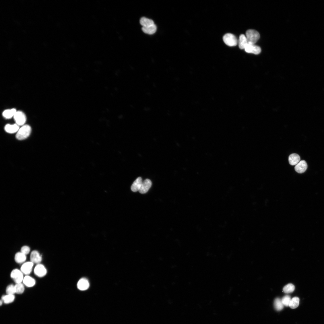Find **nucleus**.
Here are the masks:
<instances>
[{
	"label": "nucleus",
	"mask_w": 324,
	"mask_h": 324,
	"mask_svg": "<svg viewBox=\"0 0 324 324\" xmlns=\"http://www.w3.org/2000/svg\"><path fill=\"white\" fill-rule=\"evenodd\" d=\"M31 131V128L30 125H25L19 129L16 135V137L18 139L22 140L26 139L30 135Z\"/></svg>",
	"instance_id": "f257e3e1"
},
{
	"label": "nucleus",
	"mask_w": 324,
	"mask_h": 324,
	"mask_svg": "<svg viewBox=\"0 0 324 324\" xmlns=\"http://www.w3.org/2000/svg\"><path fill=\"white\" fill-rule=\"evenodd\" d=\"M246 36L248 43L250 44H255L260 38L259 33L253 30H248L246 32Z\"/></svg>",
	"instance_id": "f03ea898"
},
{
	"label": "nucleus",
	"mask_w": 324,
	"mask_h": 324,
	"mask_svg": "<svg viewBox=\"0 0 324 324\" xmlns=\"http://www.w3.org/2000/svg\"><path fill=\"white\" fill-rule=\"evenodd\" d=\"M223 40L225 43L230 47L236 46L238 43V41L236 37L230 33L227 34L223 36Z\"/></svg>",
	"instance_id": "7ed1b4c3"
},
{
	"label": "nucleus",
	"mask_w": 324,
	"mask_h": 324,
	"mask_svg": "<svg viewBox=\"0 0 324 324\" xmlns=\"http://www.w3.org/2000/svg\"><path fill=\"white\" fill-rule=\"evenodd\" d=\"M11 277L16 284L22 283L24 278L22 271L18 269H14L12 271Z\"/></svg>",
	"instance_id": "20e7f679"
},
{
	"label": "nucleus",
	"mask_w": 324,
	"mask_h": 324,
	"mask_svg": "<svg viewBox=\"0 0 324 324\" xmlns=\"http://www.w3.org/2000/svg\"><path fill=\"white\" fill-rule=\"evenodd\" d=\"M14 118L16 124L19 126L23 125L26 121V116L22 111H17Z\"/></svg>",
	"instance_id": "39448f33"
},
{
	"label": "nucleus",
	"mask_w": 324,
	"mask_h": 324,
	"mask_svg": "<svg viewBox=\"0 0 324 324\" xmlns=\"http://www.w3.org/2000/svg\"><path fill=\"white\" fill-rule=\"evenodd\" d=\"M245 51L249 53H252L256 55H259L261 52V49L259 46L255 44H248L244 49Z\"/></svg>",
	"instance_id": "423d86ee"
},
{
	"label": "nucleus",
	"mask_w": 324,
	"mask_h": 324,
	"mask_svg": "<svg viewBox=\"0 0 324 324\" xmlns=\"http://www.w3.org/2000/svg\"><path fill=\"white\" fill-rule=\"evenodd\" d=\"M34 273L37 276L42 277L45 276L47 273V270L42 264H37L34 269Z\"/></svg>",
	"instance_id": "0eeeda50"
},
{
	"label": "nucleus",
	"mask_w": 324,
	"mask_h": 324,
	"mask_svg": "<svg viewBox=\"0 0 324 324\" xmlns=\"http://www.w3.org/2000/svg\"><path fill=\"white\" fill-rule=\"evenodd\" d=\"M308 168L307 163L305 160H302L295 165V170L297 172L303 173L306 171Z\"/></svg>",
	"instance_id": "6e6552de"
},
{
	"label": "nucleus",
	"mask_w": 324,
	"mask_h": 324,
	"mask_svg": "<svg viewBox=\"0 0 324 324\" xmlns=\"http://www.w3.org/2000/svg\"><path fill=\"white\" fill-rule=\"evenodd\" d=\"M34 264L31 261L25 262L22 265L21 271L23 274L28 275L31 272Z\"/></svg>",
	"instance_id": "1a4fd4ad"
},
{
	"label": "nucleus",
	"mask_w": 324,
	"mask_h": 324,
	"mask_svg": "<svg viewBox=\"0 0 324 324\" xmlns=\"http://www.w3.org/2000/svg\"><path fill=\"white\" fill-rule=\"evenodd\" d=\"M42 260V257L38 251L36 250L32 251L30 256L31 262L37 264L40 263Z\"/></svg>",
	"instance_id": "9d476101"
},
{
	"label": "nucleus",
	"mask_w": 324,
	"mask_h": 324,
	"mask_svg": "<svg viewBox=\"0 0 324 324\" xmlns=\"http://www.w3.org/2000/svg\"><path fill=\"white\" fill-rule=\"evenodd\" d=\"M152 183L149 179L145 180L142 183L141 188L139 190V193L142 194L147 193L152 186Z\"/></svg>",
	"instance_id": "9b49d317"
},
{
	"label": "nucleus",
	"mask_w": 324,
	"mask_h": 324,
	"mask_svg": "<svg viewBox=\"0 0 324 324\" xmlns=\"http://www.w3.org/2000/svg\"><path fill=\"white\" fill-rule=\"evenodd\" d=\"M89 282L86 279H81L77 283V288L81 290H87L89 288Z\"/></svg>",
	"instance_id": "f8f14e48"
},
{
	"label": "nucleus",
	"mask_w": 324,
	"mask_h": 324,
	"mask_svg": "<svg viewBox=\"0 0 324 324\" xmlns=\"http://www.w3.org/2000/svg\"><path fill=\"white\" fill-rule=\"evenodd\" d=\"M142 183V178L141 177H138L131 185V191L134 192H136L138 191H139L141 186Z\"/></svg>",
	"instance_id": "ddd939ff"
},
{
	"label": "nucleus",
	"mask_w": 324,
	"mask_h": 324,
	"mask_svg": "<svg viewBox=\"0 0 324 324\" xmlns=\"http://www.w3.org/2000/svg\"><path fill=\"white\" fill-rule=\"evenodd\" d=\"M19 126L16 124L11 125L7 124L5 127V130L7 133L13 134L18 132L19 129Z\"/></svg>",
	"instance_id": "4468645a"
},
{
	"label": "nucleus",
	"mask_w": 324,
	"mask_h": 324,
	"mask_svg": "<svg viewBox=\"0 0 324 324\" xmlns=\"http://www.w3.org/2000/svg\"><path fill=\"white\" fill-rule=\"evenodd\" d=\"M288 160L290 164L293 166L296 165L299 162L300 160V158L298 154H293L289 156Z\"/></svg>",
	"instance_id": "2eb2a0df"
},
{
	"label": "nucleus",
	"mask_w": 324,
	"mask_h": 324,
	"mask_svg": "<svg viewBox=\"0 0 324 324\" xmlns=\"http://www.w3.org/2000/svg\"><path fill=\"white\" fill-rule=\"evenodd\" d=\"M23 282L24 285L28 287L34 286L36 283L34 279L28 276H26L24 278Z\"/></svg>",
	"instance_id": "dca6fc26"
},
{
	"label": "nucleus",
	"mask_w": 324,
	"mask_h": 324,
	"mask_svg": "<svg viewBox=\"0 0 324 324\" xmlns=\"http://www.w3.org/2000/svg\"><path fill=\"white\" fill-rule=\"evenodd\" d=\"M238 43L240 48L241 49H243L245 48L246 46L248 44L246 36L244 34H241L239 37Z\"/></svg>",
	"instance_id": "f3484780"
},
{
	"label": "nucleus",
	"mask_w": 324,
	"mask_h": 324,
	"mask_svg": "<svg viewBox=\"0 0 324 324\" xmlns=\"http://www.w3.org/2000/svg\"><path fill=\"white\" fill-rule=\"evenodd\" d=\"M140 23L143 27L144 28L148 27L155 24L152 20L144 17L141 19Z\"/></svg>",
	"instance_id": "a211bd4d"
},
{
	"label": "nucleus",
	"mask_w": 324,
	"mask_h": 324,
	"mask_svg": "<svg viewBox=\"0 0 324 324\" xmlns=\"http://www.w3.org/2000/svg\"><path fill=\"white\" fill-rule=\"evenodd\" d=\"M17 111L15 108L6 110L3 112V116L6 119H9L14 117Z\"/></svg>",
	"instance_id": "6ab92c4d"
},
{
	"label": "nucleus",
	"mask_w": 324,
	"mask_h": 324,
	"mask_svg": "<svg viewBox=\"0 0 324 324\" xmlns=\"http://www.w3.org/2000/svg\"><path fill=\"white\" fill-rule=\"evenodd\" d=\"M142 31L145 34L152 35L155 34L156 32L157 28L156 25L154 24L148 27H142Z\"/></svg>",
	"instance_id": "aec40b11"
},
{
	"label": "nucleus",
	"mask_w": 324,
	"mask_h": 324,
	"mask_svg": "<svg viewBox=\"0 0 324 324\" xmlns=\"http://www.w3.org/2000/svg\"><path fill=\"white\" fill-rule=\"evenodd\" d=\"M26 255L21 252L17 253L15 256V260L18 263H24L26 261Z\"/></svg>",
	"instance_id": "412c9836"
},
{
	"label": "nucleus",
	"mask_w": 324,
	"mask_h": 324,
	"mask_svg": "<svg viewBox=\"0 0 324 324\" xmlns=\"http://www.w3.org/2000/svg\"><path fill=\"white\" fill-rule=\"evenodd\" d=\"M300 299L298 297H294L291 300L289 306L292 309H295L298 307L299 305Z\"/></svg>",
	"instance_id": "4be33fe9"
},
{
	"label": "nucleus",
	"mask_w": 324,
	"mask_h": 324,
	"mask_svg": "<svg viewBox=\"0 0 324 324\" xmlns=\"http://www.w3.org/2000/svg\"><path fill=\"white\" fill-rule=\"evenodd\" d=\"M15 299V296L14 295H3L2 297V300L6 304L13 302Z\"/></svg>",
	"instance_id": "5701e85b"
},
{
	"label": "nucleus",
	"mask_w": 324,
	"mask_h": 324,
	"mask_svg": "<svg viewBox=\"0 0 324 324\" xmlns=\"http://www.w3.org/2000/svg\"><path fill=\"white\" fill-rule=\"evenodd\" d=\"M274 306L277 311H279L283 309L284 305L282 300L279 298H277L275 300Z\"/></svg>",
	"instance_id": "b1692460"
},
{
	"label": "nucleus",
	"mask_w": 324,
	"mask_h": 324,
	"mask_svg": "<svg viewBox=\"0 0 324 324\" xmlns=\"http://www.w3.org/2000/svg\"><path fill=\"white\" fill-rule=\"evenodd\" d=\"M295 289V286L292 284H288L283 288V291L286 293H290L294 292Z\"/></svg>",
	"instance_id": "393cba45"
},
{
	"label": "nucleus",
	"mask_w": 324,
	"mask_h": 324,
	"mask_svg": "<svg viewBox=\"0 0 324 324\" xmlns=\"http://www.w3.org/2000/svg\"><path fill=\"white\" fill-rule=\"evenodd\" d=\"M15 293L18 294H22L24 291V287L22 283L16 284L15 286Z\"/></svg>",
	"instance_id": "a878e982"
},
{
	"label": "nucleus",
	"mask_w": 324,
	"mask_h": 324,
	"mask_svg": "<svg viewBox=\"0 0 324 324\" xmlns=\"http://www.w3.org/2000/svg\"><path fill=\"white\" fill-rule=\"evenodd\" d=\"M6 293L7 295H14L16 293L15 286L10 285L7 287L6 290Z\"/></svg>",
	"instance_id": "bb28decb"
},
{
	"label": "nucleus",
	"mask_w": 324,
	"mask_h": 324,
	"mask_svg": "<svg viewBox=\"0 0 324 324\" xmlns=\"http://www.w3.org/2000/svg\"><path fill=\"white\" fill-rule=\"evenodd\" d=\"M281 300L284 305L288 307L289 306V304L291 299V297L289 296L286 295L284 296Z\"/></svg>",
	"instance_id": "cd10ccee"
},
{
	"label": "nucleus",
	"mask_w": 324,
	"mask_h": 324,
	"mask_svg": "<svg viewBox=\"0 0 324 324\" xmlns=\"http://www.w3.org/2000/svg\"><path fill=\"white\" fill-rule=\"evenodd\" d=\"M30 250V248L29 247L27 246H24L21 248V252L26 255L29 253Z\"/></svg>",
	"instance_id": "c85d7f7f"
},
{
	"label": "nucleus",
	"mask_w": 324,
	"mask_h": 324,
	"mask_svg": "<svg viewBox=\"0 0 324 324\" xmlns=\"http://www.w3.org/2000/svg\"><path fill=\"white\" fill-rule=\"evenodd\" d=\"M3 301L2 300H1V302H0V304H1V306L2 305V304L3 303Z\"/></svg>",
	"instance_id": "c756f323"
}]
</instances>
